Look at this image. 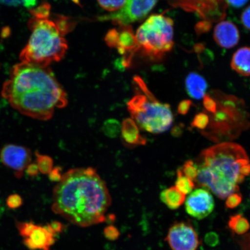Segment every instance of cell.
Instances as JSON below:
<instances>
[{
	"label": "cell",
	"instance_id": "6da1fadb",
	"mask_svg": "<svg viewBox=\"0 0 250 250\" xmlns=\"http://www.w3.org/2000/svg\"><path fill=\"white\" fill-rule=\"evenodd\" d=\"M111 198L104 181L92 167L62 174L53 191L52 209L71 223L87 227L103 223Z\"/></svg>",
	"mask_w": 250,
	"mask_h": 250
},
{
	"label": "cell",
	"instance_id": "7a4b0ae2",
	"mask_svg": "<svg viewBox=\"0 0 250 250\" xmlns=\"http://www.w3.org/2000/svg\"><path fill=\"white\" fill-rule=\"evenodd\" d=\"M2 95L21 114L40 121L50 120L56 108L68 104L66 93L49 67L23 62L12 68Z\"/></svg>",
	"mask_w": 250,
	"mask_h": 250
},
{
	"label": "cell",
	"instance_id": "3957f363",
	"mask_svg": "<svg viewBox=\"0 0 250 250\" xmlns=\"http://www.w3.org/2000/svg\"><path fill=\"white\" fill-rule=\"evenodd\" d=\"M195 164L198 171L195 185L211 190L224 200L238 192V185L245 178L242 168L250 161L241 146L224 143L203 150Z\"/></svg>",
	"mask_w": 250,
	"mask_h": 250
},
{
	"label": "cell",
	"instance_id": "277c9868",
	"mask_svg": "<svg viewBox=\"0 0 250 250\" xmlns=\"http://www.w3.org/2000/svg\"><path fill=\"white\" fill-rule=\"evenodd\" d=\"M69 19L55 15L54 18L33 16L28 26L31 31L27 44L21 52V62L46 67L64 57L68 45L64 36L73 28Z\"/></svg>",
	"mask_w": 250,
	"mask_h": 250
},
{
	"label": "cell",
	"instance_id": "5b68a950",
	"mask_svg": "<svg viewBox=\"0 0 250 250\" xmlns=\"http://www.w3.org/2000/svg\"><path fill=\"white\" fill-rule=\"evenodd\" d=\"M133 81L136 93L127 104L132 120L146 132H167L174 120L170 105L159 102L140 77H134Z\"/></svg>",
	"mask_w": 250,
	"mask_h": 250
},
{
	"label": "cell",
	"instance_id": "8992f818",
	"mask_svg": "<svg viewBox=\"0 0 250 250\" xmlns=\"http://www.w3.org/2000/svg\"><path fill=\"white\" fill-rule=\"evenodd\" d=\"M173 26L169 17L151 15L136 31V52L151 60L162 58L173 48Z\"/></svg>",
	"mask_w": 250,
	"mask_h": 250
},
{
	"label": "cell",
	"instance_id": "52a82bcc",
	"mask_svg": "<svg viewBox=\"0 0 250 250\" xmlns=\"http://www.w3.org/2000/svg\"><path fill=\"white\" fill-rule=\"evenodd\" d=\"M214 98L212 97L217 102V108L220 109L214 114V117H211V129L214 132L224 134V136L229 135L228 134H233L231 124L235 127V123L230 121V119L236 121L235 119L239 116H245V115H240V109L244 108L245 104L242 100L236 97L227 95L226 94L218 91L214 92ZM213 115V114H212ZM239 122V121H238Z\"/></svg>",
	"mask_w": 250,
	"mask_h": 250
},
{
	"label": "cell",
	"instance_id": "ba28073f",
	"mask_svg": "<svg viewBox=\"0 0 250 250\" xmlns=\"http://www.w3.org/2000/svg\"><path fill=\"white\" fill-rule=\"evenodd\" d=\"M171 7L194 13L208 22H220L227 15L226 0H167Z\"/></svg>",
	"mask_w": 250,
	"mask_h": 250
},
{
	"label": "cell",
	"instance_id": "9c48e42d",
	"mask_svg": "<svg viewBox=\"0 0 250 250\" xmlns=\"http://www.w3.org/2000/svg\"><path fill=\"white\" fill-rule=\"evenodd\" d=\"M17 227L23 244L29 250H49L56 242L57 235L49 227L39 226L32 222H18Z\"/></svg>",
	"mask_w": 250,
	"mask_h": 250
},
{
	"label": "cell",
	"instance_id": "30bf717a",
	"mask_svg": "<svg viewBox=\"0 0 250 250\" xmlns=\"http://www.w3.org/2000/svg\"><path fill=\"white\" fill-rule=\"evenodd\" d=\"M157 1L158 0H127L126 4L120 10L102 16L99 20L110 21L120 26H127L145 18Z\"/></svg>",
	"mask_w": 250,
	"mask_h": 250
},
{
	"label": "cell",
	"instance_id": "8fae6325",
	"mask_svg": "<svg viewBox=\"0 0 250 250\" xmlns=\"http://www.w3.org/2000/svg\"><path fill=\"white\" fill-rule=\"evenodd\" d=\"M166 240L172 250H198L201 245L198 233L189 222H176L172 225Z\"/></svg>",
	"mask_w": 250,
	"mask_h": 250
},
{
	"label": "cell",
	"instance_id": "7c38bea8",
	"mask_svg": "<svg viewBox=\"0 0 250 250\" xmlns=\"http://www.w3.org/2000/svg\"><path fill=\"white\" fill-rule=\"evenodd\" d=\"M0 160L5 167L14 170L15 176L20 179L27 166L31 164V152L23 146L5 145L0 151Z\"/></svg>",
	"mask_w": 250,
	"mask_h": 250
},
{
	"label": "cell",
	"instance_id": "4fadbf2b",
	"mask_svg": "<svg viewBox=\"0 0 250 250\" xmlns=\"http://www.w3.org/2000/svg\"><path fill=\"white\" fill-rule=\"evenodd\" d=\"M214 200L207 189H197L190 193L186 201V210L190 216L202 220L214 210Z\"/></svg>",
	"mask_w": 250,
	"mask_h": 250
},
{
	"label": "cell",
	"instance_id": "5bb4252c",
	"mask_svg": "<svg viewBox=\"0 0 250 250\" xmlns=\"http://www.w3.org/2000/svg\"><path fill=\"white\" fill-rule=\"evenodd\" d=\"M120 30L112 29L105 37V42L111 48L117 49L122 55H128L125 63L129 62L130 59L136 52L135 34L128 26H121Z\"/></svg>",
	"mask_w": 250,
	"mask_h": 250
},
{
	"label": "cell",
	"instance_id": "9a60e30c",
	"mask_svg": "<svg viewBox=\"0 0 250 250\" xmlns=\"http://www.w3.org/2000/svg\"><path fill=\"white\" fill-rule=\"evenodd\" d=\"M214 39L222 48H233L239 42V31L235 24L229 21H222L215 26Z\"/></svg>",
	"mask_w": 250,
	"mask_h": 250
},
{
	"label": "cell",
	"instance_id": "2e32d148",
	"mask_svg": "<svg viewBox=\"0 0 250 250\" xmlns=\"http://www.w3.org/2000/svg\"><path fill=\"white\" fill-rule=\"evenodd\" d=\"M122 137L126 145L136 146L145 145L146 142L141 136L139 127L132 119L127 118L121 125Z\"/></svg>",
	"mask_w": 250,
	"mask_h": 250
},
{
	"label": "cell",
	"instance_id": "e0dca14e",
	"mask_svg": "<svg viewBox=\"0 0 250 250\" xmlns=\"http://www.w3.org/2000/svg\"><path fill=\"white\" fill-rule=\"evenodd\" d=\"M208 83L204 77L196 73H190L186 78V90L190 98L201 100L206 95Z\"/></svg>",
	"mask_w": 250,
	"mask_h": 250
},
{
	"label": "cell",
	"instance_id": "ac0fdd59",
	"mask_svg": "<svg viewBox=\"0 0 250 250\" xmlns=\"http://www.w3.org/2000/svg\"><path fill=\"white\" fill-rule=\"evenodd\" d=\"M231 67L242 76H250V47L245 46L237 50L231 61Z\"/></svg>",
	"mask_w": 250,
	"mask_h": 250
},
{
	"label": "cell",
	"instance_id": "d6986e66",
	"mask_svg": "<svg viewBox=\"0 0 250 250\" xmlns=\"http://www.w3.org/2000/svg\"><path fill=\"white\" fill-rule=\"evenodd\" d=\"M186 196L178 190L176 187H171L161 193L160 198L168 208L176 210L185 202Z\"/></svg>",
	"mask_w": 250,
	"mask_h": 250
},
{
	"label": "cell",
	"instance_id": "ffe728a7",
	"mask_svg": "<svg viewBox=\"0 0 250 250\" xmlns=\"http://www.w3.org/2000/svg\"><path fill=\"white\" fill-rule=\"evenodd\" d=\"M228 227L238 235H242L248 232L250 225L248 219L244 217L242 214L232 215L228 221Z\"/></svg>",
	"mask_w": 250,
	"mask_h": 250
},
{
	"label": "cell",
	"instance_id": "44dd1931",
	"mask_svg": "<svg viewBox=\"0 0 250 250\" xmlns=\"http://www.w3.org/2000/svg\"><path fill=\"white\" fill-rule=\"evenodd\" d=\"M178 190L184 195L190 194L196 187L195 183L193 181L184 175L180 169L177 170V179L176 186Z\"/></svg>",
	"mask_w": 250,
	"mask_h": 250
},
{
	"label": "cell",
	"instance_id": "7402d4cb",
	"mask_svg": "<svg viewBox=\"0 0 250 250\" xmlns=\"http://www.w3.org/2000/svg\"><path fill=\"white\" fill-rule=\"evenodd\" d=\"M37 164L39 170L43 174H49L53 169L54 161L51 157L48 155L40 154L38 151L36 152Z\"/></svg>",
	"mask_w": 250,
	"mask_h": 250
},
{
	"label": "cell",
	"instance_id": "603a6c76",
	"mask_svg": "<svg viewBox=\"0 0 250 250\" xmlns=\"http://www.w3.org/2000/svg\"><path fill=\"white\" fill-rule=\"evenodd\" d=\"M98 1L103 9L115 12L124 7L127 0H98Z\"/></svg>",
	"mask_w": 250,
	"mask_h": 250
},
{
	"label": "cell",
	"instance_id": "cb8c5ba5",
	"mask_svg": "<svg viewBox=\"0 0 250 250\" xmlns=\"http://www.w3.org/2000/svg\"><path fill=\"white\" fill-rule=\"evenodd\" d=\"M180 169L184 175L195 183L198 176V171L194 162L191 160L188 161Z\"/></svg>",
	"mask_w": 250,
	"mask_h": 250
},
{
	"label": "cell",
	"instance_id": "d4e9b609",
	"mask_svg": "<svg viewBox=\"0 0 250 250\" xmlns=\"http://www.w3.org/2000/svg\"><path fill=\"white\" fill-rule=\"evenodd\" d=\"M120 130L121 125L116 120H108L105 122L103 126V131L106 135L111 137L117 136Z\"/></svg>",
	"mask_w": 250,
	"mask_h": 250
},
{
	"label": "cell",
	"instance_id": "484cf974",
	"mask_svg": "<svg viewBox=\"0 0 250 250\" xmlns=\"http://www.w3.org/2000/svg\"><path fill=\"white\" fill-rule=\"evenodd\" d=\"M210 123V118L205 112H200L195 115L191 123V126L199 130H205Z\"/></svg>",
	"mask_w": 250,
	"mask_h": 250
},
{
	"label": "cell",
	"instance_id": "4316f807",
	"mask_svg": "<svg viewBox=\"0 0 250 250\" xmlns=\"http://www.w3.org/2000/svg\"><path fill=\"white\" fill-rule=\"evenodd\" d=\"M37 0H0V4L9 6H23V7L30 8L36 5Z\"/></svg>",
	"mask_w": 250,
	"mask_h": 250
},
{
	"label": "cell",
	"instance_id": "83f0119b",
	"mask_svg": "<svg viewBox=\"0 0 250 250\" xmlns=\"http://www.w3.org/2000/svg\"><path fill=\"white\" fill-rule=\"evenodd\" d=\"M243 197L240 193L235 192L228 197L226 206L228 208L233 209L241 204Z\"/></svg>",
	"mask_w": 250,
	"mask_h": 250
},
{
	"label": "cell",
	"instance_id": "f1b7e54d",
	"mask_svg": "<svg viewBox=\"0 0 250 250\" xmlns=\"http://www.w3.org/2000/svg\"><path fill=\"white\" fill-rule=\"evenodd\" d=\"M203 105H204L206 110L210 112L211 114H214L217 111V102L212 96L208 95V94H206L203 98Z\"/></svg>",
	"mask_w": 250,
	"mask_h": 250
},
{
	"label": "cell",
	"instance_id": "f546056e",
	"mask_svg": "<svg viewBox=\"0 0 250 250\" xmlns=\"http://www.w3.org/2000/svg\"><path fill=\"white\" fill-rule=\"evenodd\" d=\"M23 204V199L18 194L9 195L7 199V205L9 208L16 209L20 208Z\"/></svg>",
	"mask_w": 250,
	"mask_h": 250
},
{
	"label": "cell",
	"instance_id": "4dcf8cb0",
	"mask_svg": "<svg viewBox=\"0 0 250 250\" xmlns=\"http://www.w3.org/2000/svg\"><path fill=\"white\" fill-rule=\"evenodd\" d=\"M104 236L109 240L114 241L120 237V233L117 228L112 226L106 227L104 230Z\"/></svg>",
	"mask_w": 250,
	"mask_h": 250
},
{
	"label": "cell",
	"instance_id": "1f68e13d",
	"mask_svg": "<svg viewBox=\"0 0 250 250\" xmlns=\"http://www.w3.org/2000/svg\"><path fill=\"white\" fill-rule=\"evenodd\" d=\"M205 242L206 245L211 248H214L219 245L220 239L217 233L214 232H208L205 237Z\"/></svg>",
	"mask_w": 250,
	"mask_h": 250
},
{
	"label": "cell",
	"instance_id": "d6a6232c",
	"mask_svg": "<svg viewBox=\"0 0 250 250\" xmlns=\"http://www.w3.org/2000/svg\"><path fill=\"white\" fill-rule=\"evenodd\" d=\"M192 104V103L189 100H185L181 102L178 106V112L181 115H186L189 112Z\"/></svg>",
	"mask_w": 250,
	"mask_h": 250
},
{
	"label": "cell",
	"instance_id": "836d02e7",
	"mask_svg": "<svg viewBox=\"0 0 250 250\" xmlns=\"http://www.w3.org/2000/svg\"><path fill=\"white\" fill-rule=\"evenodd\" d=\"M62 168L61 167H55L49 173L50 180L54 182H59L62 179Z\"/></svg>",
	"mask_w": 250,
	"mask_h": 250
},
{
	"label": "cell",
	"instance_id": "e575fe53",
	"mask_svg": "<svg viewBox=\"0 0 250 250\" xmlns=\"http://www.w3.org/2000/svg\"><path fill=\"white\" fill-rule=\"evenodd\" d=\"M241 21L243 26L250 31V5L243 12Z\"/></svg>",
	"mask_w": 250,
	"mask_h": 250
},
{
	"label": "cell",
	"instance_id": "d590c367",
	"mask_svg": "<svg viewBox=\"0 0 250 250\" xmlns=\"http://www.w3.org/2000/svg\"><path fill=\"white\" fill-rule=\"evenodd\" d=\"M211 27V23L202 21L199 24L196 25L195 29L197 33L202 34L207 32V31L210 29Z\"/></svg>",
	"mask_w": 250,
	"mask_h": 250
},
{
	"label": "cell",
	"instance_id": "8d00e7d4",
	"mask_svg": "<svg viewBox=\"0 0 250 250\" xmlns=\"http://www.w3.org/2000/svg\"><path fill=\"white\" fill-rule=\"evenodd\" d=\"M26 173L30 177H36L39 174L40 170L37 164H30L26 168Z\"/></svg>",
	"mask_w": 250,
	"mask_h": 250
},
{
	"label": "cell",
	"instance_id": "74e56055",
	"mask_svg": "<svg viewBox=\"0 0 250 250\" xmlns=\"http://www.w3.org/2000/svg\"><path fill=\"white\" fill-rule=\"evenodd\" d=\"M240 245L242 250H250V233L242 237L240 240Z\"/></svg>",
	"mask_w": 250,
	"mask_h": 250
},
{
	"label": "cell",
	"instance_id": "f35d334b",
	"mask_svg": "<svg viewBox=\"0 0 250 250\" xmlns=\"http://www.w3.org/2000/svg\"><path fill=\"white\" fill-rule=\"evenodd\" d=\"M49 226L56 234L61 233L64 229V226L58 221H52Z\"/></svg>",
	"mask_w": 250,
	"mask_h": 250
},
{
	"label": "cell",
	"instance_id": "ab89813d",
	"mask_svg": "<svg viewBox=\"0 0 250 250\" xmlns=\"http://www.w3.org/2000/svg\"><path fill=\"white\" fill-rule=\"evenodd\" d=\"M228 5H232L234 8H239L247 4L249 0H226Z\"/></svg>",
	"mask_w": 250,
	"mask_h": 250
}]
</instances>
